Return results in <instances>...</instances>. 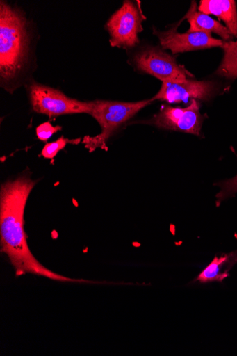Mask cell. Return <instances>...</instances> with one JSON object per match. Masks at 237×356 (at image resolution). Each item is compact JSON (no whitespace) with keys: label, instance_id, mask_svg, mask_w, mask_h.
Returning <instances> with one entry per match:
<instances>
[{"label":"cell","instance_id":"6da1fadb","mask_svg":"<svg viewBox=\"0 0 237 356\" xmlns=\"http://www.w3.org/2000/svg\"><path fill=\"white\" fill-rule=\"evenodd\" d=\"M36 181L24 174L8 181L0 192V244L7 254L17 277L33 274L61 282L96 283L67 277L42 266L31 253L24 231V210Z\"/></svg>","mask_w":237,"mask_h":356},{"label":"cell","instance_id":"7a4b0ae2","mask_svg":"<svg viewBox=\"0 0 237 356\" xmlns=\"http://www.w3.org/2000/svg\"><path fill=\"white\" fill-rule=\"evenodd\" d=\"M30 29L25 15L0 3V81L13 93L21 84L31 56Z\"/></svg>","mask_w":237,"mask_h":356},{"label":"cell","instance_id":"3957f363","mask_svg":"<svg viewBox=\"0 0 237 356\" xmlns=\"http://www.w3.org/2000/svg\"><path fill=\"white\" fill-rule=\"evenodd\" d=\"M152 102V99L133 103L99 100L91 102L92 107L89 114L100 125L101 133L94 137L85 136L83 140L85 147L90 152L97 149L108 151L107 143L117 129Z\"/></svg>","mask_w":237,"mask_h":356},{"label":"cell","instance_id":"277c9868","mask_svg":"<svg viewBox=\"0 0 237 356\" xmlns=\"http://www.w3.org/2000/svg\"><path fill=\"white\" fill-rule=\"evenodd\" d=\"M33 111L49 118L70 114L87 113L91 110L90 102L70 98L59 90L31 81L26 88Z\"/></svg>","mask_w":237,"mask_h":356},{"label":"cell","instance_id":"5b68a950","mask_svg":"<svg viewBox=\"0 0 237 356\" xmlns=\"http://www.w3.org/2000/svg\"><path fill=\"white\" fill-rule=\"evenodd\" d=\"M140 1H124L106 24L113 47L131 49L140 44L138 35L146 20Z\"/></svg>","mask_w":237,"mask_h":356},{"label":"cell","instance_id":"8992f818","mask_svg":"<svg viewBox=\"0 0 237 356\" xmlns=\"http://www.w3.org/2000/svg\"><path fill=\"white\" fill-rule=\"evenodd\" d=\"M133 60L138 70L162 82L186 80L193 77L173 56L159 47L145 48L134 55Z\"/></svg>","mask_w":237,"mask_h":356},{"label":"cell","instance_id":"52a82bcc","mask_svg":"<svg viewBox=\"0 0 237 356\" xmlns=\"http://www.w3.org/2000/svg\"><path fill=\"white\" fill-rule=\"evenodd\" d=\"M199 108L200 104L196 100L191 101L190 105L184 108L163 106L147 123L169 131L199 136L204 120Z\"/></svg>","mask_w":237,"mask_h":356},{"label":"cell","instance_id":"ba28073f","mask_svg":"<svg viewBox=\"0 0 237 356\" xmlns=\"http://www.w3.org/2000/svg\"><path fill=\"white\" fill-rule=\"evenodd\" d=\"M218 87L213 81L174 80L163 82L152 101H164L169 104L188 103L190 100L209 101L216 93Z\"/></svg>","mask_w":237,"mask_h":356},{"label":"cell","instance_id":"9c48e42d","mask_svg":"<svg viewBox=\"0 0 237 356\" xmlns=\"http://www.w3.org/2000/svg\"><path fill=\"white\" fill-rule=\"evenodd\" d=\"M163 49L171 50L174 54L213 47H222L223 40L213 38L205 32L179 33L175 29L159 31L154 29Z\"/></svg>","mask_w":237,"mask_h":356},{"label":"cell","instance_id":"30bf717a","mask_svg":"<svg viewBox=\"0 0 237 356\" xmlns=\"http://www.w3.org/2000/svg\"><path fill=\"white\" fill-rule=\"evenodd\" d=\"M198 10L223 21L231 35L237 38V8L234 0H202Z\"/></svg>","mask_w":237,"mask_h":356},{"label":"cell","instance_id":"8fae6325","mask_svg":"<svg viewBox=\"0 0 237 356\" xmlns=\"http://www.w3.org/2000/svg\"><path fill=\"white\" fill-rule=\"evenodd\" d=\"M237 264V250L215 256L213 261L195 279L201 284L222 282L229 276V271Z\"/></svg>","mask_w":237,"mask_h":356},{"label":"cell","instance_id":"7c38bea8","mask_svg":"<svg viewBox=\"0 0 237 356\" xmlns=\"http://www.w3.org/2000/svg\"><path fill=\"white\" fill-rule=\"evenodd\" d=\"M196 8L195 2H193L191 8L186 16L190 24L188 32H205L210 35H212L213 32L225 42H230L233 39V36L226 26L209 15L197 12Z\"/></svg>","mask_w":237,"mask_h":356},{"label":"cell","instance_id":"4fadbf2b","mask_svg":"<svg viewBox=\"0 0 237 356\" xmlns=\"http://www.w3.org/2000/svg\"><path fill=\"white\" fill-rule=\"evenodd\" d=\"M222 49L224 55L215 74L229 80L237 78V41L224 42Z\"/></svg>","mask_w":237,"mask_h":356},{"label":"cell","instance_id":"5bb4252c","mask_svg":"<svg viewBox=\"0 0 237 356\" xmlns=\"http://www.w3.org/2000/svg\"><path fill=\"white\" fill-rule=\"evenodd\" d=\"M215 185L220 188V191L216 195L217 206L219 207L224 201L234 197L237 193V175L231 179L224 180Z\"/></svg>","mask_w":237,"mask_h":356},{"label":"cell","instance_id":"9a60e30c","mask_svg":"<svg viewBox=\"0 0 237 356\" xmlns=\"http://www.w3.org/2000/svg\"><path fill=\"white\" fill-rule=\"evenodd\" d=\"M81 142V138L70 140L62 136L55 142L47 143L42 151V155L46 159H54L67 144L79 145Z\"/></svg>","mask_w":237,"mask_h":356},{"label":"cell","instance_id":"2e32d148","mask_svg":"<svg viewBox=\"0 0 237 356\" xmlns=\"http://www.w3.org/2000/svg\"><path fill=\"white\" fill-rule=\"evenodd\" d=\"M60 131H62V127L54 126L51 122H46L37 127L36 133L40 140L47 142L55 134Z\"/></svg>","mask_w":237,"mask_h":356}]
</instances>
